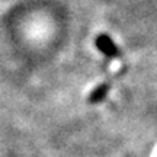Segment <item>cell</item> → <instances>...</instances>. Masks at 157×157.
I'll list each match as a JSON object with an SVG mask.
<instances>
[{"instance_id": "obj_1", "label": "cell", "mask_w": 157, "mask_h": 157, "mask_svg": "<svg viewBox=\"0 0 157 157\" xmlns=\"http://www.w3.org/2000/svg\"><path fill=\"white\" fill-rule=\"evenodd\" d=\"M95 45H96V48L101 51L102 54H105V56L112 57V58L119 57V48L115 45L112 38L108 36V35H105V34L99 35L95 41Z\"/></svg>"}, {"instance_id": "obj_2", "label": "cell", "mask_w": 157, "mask_h": 157, "mask_svg": "<svg viewBox=\"0 0 157 157\" xmlns=\"http://www.w3.org/2000/svg\"><path fill=\"white\" fill-rule=\"evenodd\" d=\"M108 90H109V86L108 84H101L99 87H96L92 95H90V102H101L102 99H105Z\"/></svg>"}]
</instances>
